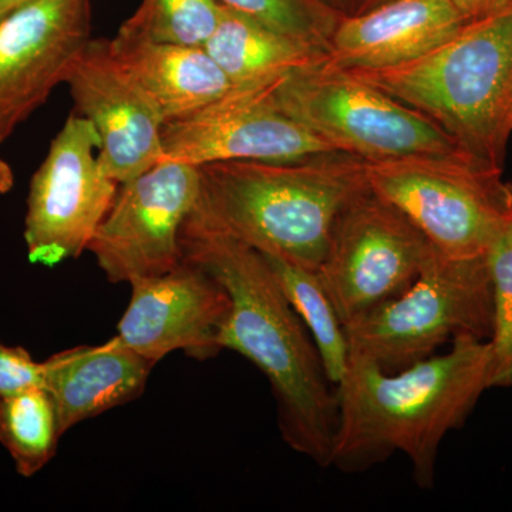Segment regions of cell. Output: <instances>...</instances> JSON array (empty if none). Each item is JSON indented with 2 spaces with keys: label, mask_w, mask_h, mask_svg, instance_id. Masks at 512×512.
I'll list each match as a JSON object with an SVG mask.
<instances>
[{
  "label": "cell",
  "mask_w": 512,
  "mask_h": 512,
  "mask_svg": "<svg viewBox=\"0 0 512 512\" xmlns=\"http://www.w3.org/2000/svg\"><path fill=\"white\" fill-rule=\"evenodd\" d=\"M183 258L202 266L231 296L218 345L247 357L274 393L282 439L330 467L339 421L336 386L315 343L261 252L225 235L181 229Z\"/></svg>",
  "instance_id": "cell-1"
},
{
  "label": "cell",
  "mask_w": 512,
  "mask_h": 512,
  "mask_svg": "<svg viewBox=\"0 0 512 512\" xmlns=\"http://www.w3.org/2000/svg\"><path fill=\"white\" fill-rule=\"evenodd\" d=\"M491 389L488 340L460 336L443 355L384 372L350 355L336 384L339 421L330 466L365 473L403 453L420 488H431L444 437L464 426L485 390Z\"/></svg>",
  "instance_id": "cell-2"
},
{
  "label": "cell",
  "mask_w": 512,
  "mask_h": 512,
  "mask_svg": "<svg viewBox=\"0 0 512 512\" xmlns=\"http://www.w3.org/2000/svg\"><path fill=\"white\" fill-rule=\"evenodd\" d=\"M200 194L183 227L225 235L318 271L333 225L369 188L367 161L343 151L285 161L200 165Z\"/></svg>",
  "instance_id": "cell-3"
},
{
  "label": "cell",
  "mask_w": 512,
  "mask_h": 512,
  "mask_svg": "<svg viewBox=\"0 0 512 512\" xmlns=\"http://www.w3.org/2000/svg\"><path fill=\"white\" fill-rule=\"evenodd\" d=\"M349 73L429 117L466 153L503 168L510 138L504 103L512 82V5L467 22L414 62Z\"/></svg>",
  "instance_id": "cell-4"
},
{
  "label": "cell",
  "mask_w": 512,
  "mask_h": 512,
  "mask_svg": "<svg viewBox=\"0 0 512 512\" xmlns=\"http://www.w3.org/2000/svg\"><path fill=\"white\" fill-rule=\"evenodd\" d=\"M266 90L279 110L336 151L367 163L464 151L429 117L333 66L328 57L272 80Z\"/></svg>",
  "instance_id": "cell-5"
},
{
  "label": "cell",
  "mask_w": 512,
  "mask_h": 512,
  "mask_svg": "<svg viewBox=\"0 0 512 512\" xmlns=\"http://www.w3.org/2000/svg\"><path fill=\"white\" fill-rule=\"evenodd\" d=\"M491 329L493 284L487 256L448 258L436 249L406 291L345 325L350 355L384 372L416 365L460 336L488 340Z\"/></svg>",
  "instance_id": "cell-6"
},
{
  "label": "cell",
  "mask_w": 512,
  "mask_h": 512,
  "mask_svg": "<svg viewBox=\"0 0 512 512\" xmlns=\"http://www.w3.org/2000/svg\"><path fill=\"white\" fill-rule=\"evenodd\" d=\"M370 190L448 258H484L510 225L503 168L471 154L367 163Z\"/></svg>",
  "instance_id": "cell-7"
},
{
  "label": "cell",
  "mask_w": 512,
  "mask_h": 512,
  "mask_svg": "<svg viewBox=\"0 0 512 512\" xmlns=\"http://www.w3.org/2000/svg\"><path fill=\"white\" fill-rule=\"evenodd\" d=\"M433 249L402 211L369 187L340 212L316 274L348 325L406 291Z\"/></svg>",
  "instance_id": "cell-8"
},
{
  "label": "cell",
  "mask_w": 512,
  "mask_h": 512,
  "mask_svg": "<svg viewBox=\"0 0 512 512\" xmlns=\"http://www.w3.org/2000/svg\"><path fill=\"white\" fill-rule=\"evenodd\" d=\"M99 150L96 128L73 111L30 181L25 242L32 264L53 268L79 258L109 214L120 184Z\"/></svg>",
  "instance_id": "cell-9"
},
{
  "label": "cell",
  "mask_w": 512,
  "mask_h": 512,
  "mask_svg": "<svg viewBox=\"0 0 512 512\" xmlns=\"http://www.w3.org/2000/svg\"><path fill=\"white\" fill-rule=\"evenodd\" d=\"M200 194L195 165L160 163L120 184L87 251L111 284L167 274L183 264L181 229Z\"/></svg>",
  "instance_id": "cell-10"
},
{
  "label": "cell",
  "mask_w": 512,
  "mask_h": 512,
  "mask_svg": "<svg viewBox=\"0 0 512 512\" xmlns=\"http://www.w3.org/2000/svg\"><path fill=\"white\" fill-rule=\"evenodd\" d=\"M92 20L93 0H29L0 16V146L67 82Z\"/></svg>",
  "instance_id": "cell-11"
},
{
  "label": "cell",
  "mask_w": 512,
  "mask_h": 512,
  "mask_svg": "<svg viewBox=\"0 0 512 512\" xmlns=\"http://www.w3.org/2000/svg\"><path fill=\"white\" fill-rule=\"evenodd\" d=\"M268 83L235 87L187 119L165 123L160 163L200 167L218 161L298 160L336 151L279 110L266 90Z\"/></svg>",
  "instance_id": "cell-12"
},
{
  "label": "cell",
  "mask_w": 512,
  "mask_h": 512,
  "mask_svg": "<svg viewBox=\"0 0 512 512\" xmlns=\"http://www.w3.org/2000/svg\"><path fill=\"white\" fill-rule=\"evenodd\" d=\"M130 286L116 335L128 348L154 363L175 350L197 360L221 352L218 338L231 296L207 269L184 259L173 271Z\"/></svg>",
  "instance_id": "cell-13"
},
{
  "label": "cell",
  "mask_w": 512,
  "mask_h": 512,
  "mask_svg": "<svg viewBox=\"0 0 512 512\" xmlns=\"http://www.w3.org/2000/svg\"><path fill=\"white\" fill-rule=\"evenodd\" d=\"M66 83L74 111L99 134V158L114 181L126 183L160 163L163 117L143 87L117 62L110 40H90Z\"/></svg>",
  "instance_id": "cell-14"
},
{
  "label": "cell",
  "mask_w": 512,
  "mask_h": 512,
  "mask_svg": "<svg viewBox=\"0 0 512 512\" xmlns=\"http://www.w3.org/2000/svg\"><path fill=\"white\" fill-rule=\"evenodd\" d=\"M466 23L450 0H389L340 16L328 62L348 72L403 66L444 45Z\"/></svg>",
  "instance_id": "cell-15"
},
{
  "label": "cell",
  "mask_w": 512,
  "mask_h": 512,
  "mask_svg": "<svg viewBox=\"0 0 512 512\" xmlns=\"http://www.w3.org/2000/svg\"><path fill=\"white\" fill-rule=\"evenodd\" d=\"M157 363L117 336L99 346H76L42 362L43 387L55 400L63 434L84 420L136 400Z\"/></svg>",
  "instance_id": "cell-16"
},
{
  "label": "cell",
  "mask_w": 512,
  "mask_h": 512,
  "mask_svg": "<svg viewBox=\"0 0 512 512\" xmlns=\"http://www.w3.org/2000/svg\"><path fill=\"white\" fill-rule=\"evenodd\" d=\"M117 62L154 101L164 124L187 119L235 89L204 47L163 45L116 35Z\"/></svg>",
  "instance_id": "cell-17"
},
{
  "label": "cell",
  "mask_w": 512,
  "mask_h": 512,
  "mask_svg": "<svg viewBox=\"0 0 512 512\" xmlns=\"http://www.w3.org/2000/svg\"><path fill=\"white\" fill-rule=\"evenodd\" d=\"M204 49L234 87L272 82L328 57L322 50L268 28L225 5L220 23Z\"/></svg>",
  "instance_id": "cell-18"
},
{
  "label": "cell",
  "mask_w": 512,
  "mask_h": 512,
  "mask_svg": "<svg viewBox=\"0 0 512 512\" xmlns=\"http://www.w3.org/2000/svg\"><path fill=\"white\" fill-rule=\"evenodd\" d=\"M262 254V252H261ZM285 293L293 311L318 349L326 375L332 384H338L345 375L349 362V343L345 325L335 306L312 269L292 264L278 256L262 254Z\"/></svg>",
  "instance_id": "cell-19"
},
{
  "label": "cell",
  "mask_w": 512,
  "mask_h": 512,
  "mask_svg": "<svg viewBox=\"0 0 512 512\" xmlns=\"http://www.w3.org/2000/svg\"><path fill=\"white\" fill-rule=\"evenodd\" d=\"M62 436L55 400L45 387L0 396V443L20 476L43 470L56 456Z\"/></svg>",
  "instance_id": "cell-20"
},
{
  "label": "cell",
  "mask_w": 512,
  "mask_h": 512,
  "mask_svg": "<svg viewBox=\"0 0 512 512\" xmlns=\"http://www.w3.org/2000/svg\"><path fill=\"white\" fill-rule=\"evenodd\" d=\"M222 9L218 0H141L117 35L163 45L204 47L220 23Z\"/></svg>",
  "instance_id": "cell-21"
},
{
  "label": "cell",
  "mask_w": 512,
  "mask_h": 512,
  "mask_svg": "<svg viewBox=\"0 0 512 512\" xmlns=\"http://www.w3.org/2000/svg\"><path fill=\"white\" fill-rule=\"evenodd\" d=\"M222 5L258 20L268 28L301 40L328 55L338 26L339 9L326 0H218Z\"/></svg>",
  "instance_id": "cell-22"
},
{
  "label": "cell",
  "mask_w": 512,
  "mask_h": 512,
  "mask_svg": "<svg viewBox=\"0 0 512 512\" xmlns=\"http://www.w3.org/2000/svg\"><path fill=\"white\" fill-rule=\"evenodd\" d=\"M493 284L491 389L512 387V228L511 222L487 255Z\"/></svg>",
  "instance_id": "cell-23"
},
{
  "label": "cell",
  "mask_w": 512,
  "mask_h": 512,
  "mask_svg": "<svg viewBox=\"0 0 512 512\" xmlns=\"http://www.w3.org/2000/svg\"><path fill=\"white\" fill-rule=\"evenodd\" d=\"M43 386L42 362H36L22 346H8L0 340V396Z\"/></svg>",
  "instance_id": "cell-24"
},
{
  "label": "cell",
  "mask_w": 512,
  "mask_h": 512,
  "mask_svg": "<svg viewBox=\"0 0 512 512\" xmlns=\"http://www.w3.org/2000/svg\"><path fill=\"white\" fill-rule=\"evenodd\" d=\"M467 22L483 19L512 5V0H450Z\"/></svg>",
  "instance_id": "cell-25"
},
{
  "label": "cell",
  "mask_w": 512,
  "mask_h": 512,
  "mask_svg": "<svg viewBox=\"0 0 512 512\" xmlns=\"http://www.w3.org/2000/svg\"><path fill=\"white\" fill-rule=\"evenodd\" d=\"M15 185V174L12 167L0 158V194H8Z\"/></svg>",
  "instance_id": "cell-26"
},
{
  "label": "cell",
  "mask_w": 512,
  "mask_h": 512,
  "mask_svg": "<svg viewBox=\"0 0 512 512\" xmlns=\"http://www.w3.org/2000/svg\"><path fill=\"white\" fill-rule=\"evenodd\" d=\"M504 131L508 137L512 133V82L510 89H508L507 97H505L504 103Z\"/></svg>",
  "instance_id": "cell-27"
},
{
  "label": "cell",
  "mask_w": 512,
  "mask_h": 512,
  "mask_svg": "<svg viewBox=\"0 0 512 512\" xmlns=\"http://www.w3.org/2000/svg\"><path fill=\"white\" fill-rule=\"evenodd\" d=\"M389 2V0H356V9L352 13H363L366 10L376 8V6L382 5V3Z\"/></svg>",
  "instance_id": "cell-28"
},
{
  "label": "cell",
  "mask_w": 512,
  "mask_h": 512,
  "mask_svg": "<svg viewBox=\"0 0 512 512\" xmlns=\"http://www.w3.org/2000/svg\"><path fill=\"white\" fill-rule=\"evenodd\" d=\"M25 2H29V0H0V16L5 15L9 10L15 9L16 6L22 5Z\"/></svg>",
  "instance_id": "cell-29"
},
{
  "label": "cell",
  "mask_w": 512,
  "mask_h": 512,
  "mask_svg": "<svg viewBox=\"0 0 512 512\" xmlns=\"http://www.w3.org/2000/svg\"><path fill=\"white\" fill-rule=\"evenodd\" d=\"M505 187H507L508 210H510V220L512 228V183H505Z\"/></svg>",
  "instance_id": "cell-30"
},
{
  "label": "cell",
  "mask_w": 512,
  "mask_h": 512,
  "mask_svg": "<svg viewBox=\"0 0 512 512\" xmlns=\"http://www.w3.org/2000/svg\"><path fill=\"white\" fill-rule=\"evenodd\" d=\"M326 2L330 3V5L335 6V8L338 9V6L342 5V3H345L346 0H326Z\"/></svg>",
  "instance_id": "cell-31"
}]
</instances>
